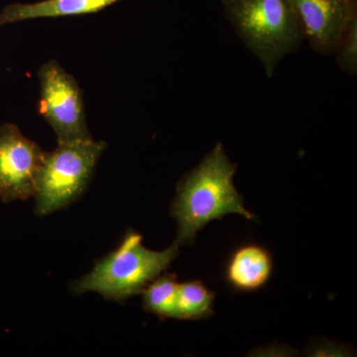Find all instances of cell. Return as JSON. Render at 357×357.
<instances>
[{
	"mask_svg": "<svg viewBox=\"0 0 357 357\" xmlns=\"http://www.w3.org/2000/svg\"><path fill=\"white\" fill-rule=\"evenodd\" d=\"M236 165L218 143L196 168L185 174L177 185L171 215L177 220L178 245L192 243L199 230L229 213L253 220L243 206V198L234 185Z\"/></svg>",
	"mask_w": 357,
	"mask_h": 357,
	"instance_id": "obj_1",
	"label": "cell"
},
{
	"mask_svg": "<svg viewBox=\"0 0 357 357\" xmlns=\"http://www.w3.org/2000/svg\"><path fill=\"white\" fill-rule=\"evenodd\" d=\"M225 17L253 55L265 75L274 76L282 60L298 50L302 28L288 0H222Z\"/></svg>",
	"mask_w": 357,
	"mask_h": 357,
	"instance_id": "obj_2",
	"label": "cell"
},
{
	"mask_svg": "<svg viewBox=\"0 0 357 357\" xmlns=\"http://www.w3.org/2000/svg\"><path fill=\"white\" fill-rule=\"evenodd\" d=\"M178 248L174 243L165 250H151L143 245L141 234L129 230L121 245L98 260L73 290L77 294L100 293L105 299L126 302L166 271L177 257Z\"/></svg>",
	"mask_w": 357,
	"mask_h": 357,
	"instance_id": "obj_3",
	"label": "cell"
},
{
	"mask_svg": "<svg viewBox=\"0 0 357 357\" xmlns=\"http://www.w3.org/2000/svg\"><path fill=\"white\" fill-rule=\"evenodd\" d=\"M105 148V142L91 137L58 143L55 150L46 152L34 196L37 215H49L79 199Z\"/></svg>",
	"mask_w": 357,
	"mask_h": 357,
	"instance_id": "obj_4",
	"label": "cell"
},
{
	"mask_svg": "<svg viewBox=\"0 0 357 357\" xmlns=\"http://www.w3.org/2000/svg\"><path fill=\"white\" fill-rule=\"evenodd\" d=\"M39 114L55 131L58 143L91 138L86 126L83 91L56 61L40 67Z\"/></svg>",
	"mask_w": 357,
	"mask_h": 357,
	"instance_id": "obj_5",
	"label": "cell"
},
{
	"mask_svg": "<svg viewBox=\"0 0 357 357\" xmlns=\"http://www.w3.org/2000/svg\"><path fill=\"white\" fill-rule=\"evenodd\" d=\"M45 153L15 124L0 126V199L3 203L35 196Z\"/></svg>",
	"mask_w": 357,
	"mask_h": 357,
	"instance_id": "obj_6",
	"label": "cell"
},
{
	"mask_svg": "<svg viewBox=\"0 0 357 357\" xmlns=\"http://www.w3.org/2000/svg\"><path fill=\"white\" fill-rule=\"evenodd\" d=\"M312 50L332 55L357 15L356 0H288Z\"/></svg>",
	"mask_w": 357,
	"mask_h": 357,
	"instance_id": "obj_7",
	"label": "cell"
},
{
	"mask_svg": "<svg viewBox=\"0 0 357 357\" xmlns=\"http://www.w3.org/2000/svg\"><path fill=\"white\" fill-rule=\"evenodd\" d=\"M273 271L269 251L257 244H244L229 256L225 279L230 287L241 292H253L266 285Z\"/></svg>",
	"mask_w": 357,
	"mask_h": 357,
	"instance_id": "obj_8",
	"label": "cell"
},
{
	"mask_svg": "<svg viewBox=\"0 0 357 357\" xmlns=\"http://www.w3.org/2000/svg\"><path fill=\"white\" fill-rule=\"evenodd\" d=\"M121 0H43L35 3H13L0 13V27L37 18L62 17L96 13Z\"/></svg>",
	"mask_w": 357,
	"mask_h": 357,
	"instance_id": "obj_9",
	"label": "cell"
},
{
	"mask_svg": "<svg viewBox=\"0 0 357 357\" xmlns=\"http://www.w3.org/2000/svg\"><path fill=\"white\" fill-rule=\"evenodd\" d=\"M215 293L202 281L178 284L175 318L196 321L213 314Z\"/></svg>",
	"mask_w": 357,
	"mask_h": 357,
	"instance_id": "obj_10",
	"label": "cell"
},
{
	"mask_svg": "<svg viewBox=\"0 0 357 357\" xmlns=\"http://www.w3.org/2000/svg\"><path fill=\"white\" fill-rule=\"evenodd\" d=\"M178 287L175 274L159 275L141 293L143 309L161 319L175 318Z\"/></svg>",
	"mask_w": 357,
	"mask_h": 357,
	"instance_id": "obj_11",
	"label": "cell"
},
{
	"mask_svg": "<svg viewBox=\"0 0 357 357\" xmlns=\"http://www.w3.org/2000/svg\"><path fill=\"white\" fill-rule=\"evenodd\" d=\"M338 67L347 74H357V15L354 16L335 49Z\"/></svg>",
	"mask_w": 357,
	"mask_h": 357,
	"instance_id": "obj_12",
	"label": "cell"
}]
</instances>
